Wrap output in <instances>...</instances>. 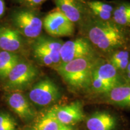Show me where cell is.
I'll return each instance as SVG.
<instances>
[{
	"instance_id": "cell-1",
	"label": "cell",
	"mask_w": 130,
	"mask_h": 130,
	"mask_svg": "<svg viewBox=\"0 0 130 130\" xmlns=\"http://www.w3.org/2000/svg\"><path fill=\"white\" fill-rule=\"evenodd\" d=\"M79 27L83 37L90 42L98 53L108 55L125 48L128 42L125 29L112 21H104L90 16Z\"/></svg>"
},
{
	"instance_id": "cell-2",
	"label": "cell",
	"mask_w": 130,
	"mask_h": 130,
	"mask_svg": "<svg viewBox=\"0 0 130 130\" xmlns=\"http://www.w3.org/2000/svg\"><path fill=\"white\" fill-rule=\"evenodd\" d=\"M98 57H100L78 58L61 63L55 71L74 91L89 90L92 70Z\"/></svg>"
},
{
	"instance_id": "cell-3",
	"label": "cell",
	"mask_w": 130,
	"mask_h": 130,
	"mask_svg": "<svg viewBox=\"0 0 130 130\" xmlns=\"http://www.w3.org/2000/svg\"><path fill=\"white\" fill-rule=\"evenodd\" d=\"M126 83L124 77L107 59L100 57L97 58L92 70L89 90L96 94L104 95Z\"/></svg>"
},
{
	"instance_id": "cell-4",
	"label": "cell",
	"mask_w": 130,
	"mask_h": 130,
	"mask_svg": "<svg viewBox=\"0 0 130 130\" xmlns=\"http://www.w3.org/2000/svg\"><path fill=\"white\" fill-rule=\"evenodd\" d=\"M63 40L51 36H40L31 46L32 56L39 64L55 70L61 63L60 49Z\"/></svg>"
},
{
	"instance_id": "cell-5",
	"label": "cell",
	"mask_w": 130,
	"mask_h": 130,
	"mask_svg": "<svg viewBox=\"0 0 130 130\" xmlns=\"http://www.w3.org/2000/svg\"><path fill=\"white\" fill-rule=\"evenodd\" d=\"M12 22L14 29L22 36L36 39L40 36L43 28V20L35 9L19 10L13 13Z\"/></svg>"
},
{
	"instance_id": "cell-6",
	"label": "cell",
	"mask_w": 130,
	"mask_h": 130,
	"mask_svg": "<svg viewBox=\"0 0 130 130\" xmlns=\"http://www.w3.org/2000/svg\"><path fill=\"white\" fill-rule=\"evenodd\" d=\"M95 57H100L98 53L90 42L84 37L63 42L60 49L61 63L78 58Z\"/></svg>"
},
{
	"instance_id": "cell-7",
	"label": "cell",
	"mask_w": 130,
	"mask_h": 130,
	"mask_svg": "<svg viewBox=\"0 0 130 130\" xmlns=\"http://www.w3.org/2000/svg\"><path fill=\"white\" fill-rule=\"evenodd\" d=\"M28 96L32 103L44 107L51 105L59 100L61 92L56 83L50 78H44L32 86Z\"/></svg>"
},
{
	"instance_id": "cell-8",
	"label": "cell",
	"mask_w": 130,
	"mask_h": 130,
	"mask_svg": "<svg viewBox=\"0 0 130 130\" xmlns=\"http://www.w3.org/2000/svg\"><path fill=\"white\" fill-rule=\"evenodd\" d=\"M39 74L37 68L31 63L20 60L8 75L7 86L11 89H22L30 85Z\"/></svg>"
},
{
	"instance_id": "cell-9",
	"label": "cell",
	"mask_w": 130,
	"mask_h": 130,
	"mask_svg": "<svg viewBox=\"0 0 130 130\" xmlns=\"http://www.w3.org/2000/svg\"><path fill=\"white\" fill-rule=\"evenodd\" d=\"M43 27L49 36L59 38L74 35L75 25L56 9L45 16L43 19Z\"/></svg>"
},
{
	"instance_id": "cell-10",
	"label": "cell",
	"mask_w": 130,
	"mask_h": 130,
	"mask_svg": "<svg viewBox=\"0 0 130 130\" xmlns=\"http://www.w3.org/2000/svg\"><path fill=\"white\" fill-rule=\"evenodd\" d=\"M60 12L75 25H80L91 14L83 0H54Z\"/></svg>"
},
{
	"instance_id": "cell-11",
	"label": "cell",
	"mask_w": 130,
	"mask_h": 130,
	"mask_svg": "<svg viewBox=\"0 0 130 130\" xmlns=\"http://www.w3.org/2000/svg\"><path fill=\"white\" fill-rule=\"evenodd\" d=\"M54 108L58 121L64 125H74L82 121L84 118L82 103L79 101L61 106H54Z\"/></svg>"
},
{
	"instance_id": "cell-12",
	"label": "cell",
	"mask_w": 130,
	"mask_h": 130,
	"mask_svg": "<svg viewBox=\"0 0 130 130\" xmlns=\"http://www.w3.org/2000/svg\"><path fill=\"white\" fill-rule=\"evenodd\" d=\"M22 37L16 29L0 26V48L16 53L23 46Z\"/></svg>"
},
{
	"instance_id": "cell-13",
	"label": "cell",
	"mask_w": 130,
	"mask_h": 130,
	"mask_svg": "<svg viewBox=\"0 0 130 130\" xmlns=\"http://www.w3.org/2000/svg\"><path fill=\"white\" fill-rule=\"evenodd\" d=\"M7 102L10 108L19 118L30 120L35 116V111L27 98L20 92H13L9 95Z\"/></svg>"
},
{
	"instance_id": "cell-14",
	"label": "cell",
	"mask_w": 130,
	"mask_h": 130,
	"mask_svg": "<svg viewBox=\"0 0 130 130\" xmlns=\"http://www.w3.org/2000/svg\"><path fill=\"white\" fill-rule=\"evenodd\" d=\"M116 126V119L107 111H96L86 121L89 130H114Z\"/></svg>"
},
{
	"instance_id": "cell-15",
	"label": "cell",
	"mask_w": 130,
	"mask_h": 130,
	"mask_svg": "<svg viewBox=\"0 0 130 130\" xmlns=\"http://www.w3.org/2000/svg\"><path fill=\"white\" fill-rule=\"evenodd\" d=\"M83 1L91 16L101 21H111L115 5L100 0Z\"/></svg>"
},
{
	"instance_id": "cell-16",
	"label": "cell",
	"mask_w": 130,
	"mask_h": 130,
	"mask_svg": "<svg viewBox=\"0 0 130 130\" xmlns=\"http://www.w3.org/2000/svg\"><path fill=\"white\" fill-rule=\"evenodd\" d=\"M107 101L123 108H130V83H126L104 94Z\"/></svg>"
},
{
	"instance_id": "cell-17",
	"label": "cell",
	"mask_w": 130,
	"mask_h": 130,
	"mask_svg": "<svg viewBox=\"0 0 130 130\" xmlns=\"http://www.w3.org/2000/svg\"><path fill=\"white\" fill-rule=\"evenodd\" d=\"M107 61L123 77L130 60V50L120 48L108 55Z\"/></svg>"
},
{
	"instance_id": "cell-18",
	"label": "cell",
	"mask_w": 130,
	"mask_h": 130,
	"mask_svg": "<svg viewBox=\"0 0 130 130\" xmlns=\"http://www.w3.org/2000/svg\"><path fill=\"white\" fill-rule=\"evenodd\" d=\"M60 125L53 107L39 118L31 130H59Z\"/></svg>"
},
{
	"instance_id": "cell-19",
	"label": "cell",
	"mask_w": 130,
	"mask_h": 130,
	"mask_svg": "<svg viewBox=\"0 0 130 130\" xmlns=\"http://www.w3.org/2000/svg\"><path fill=\"white\" fill-rule=\"evenodd\" d=\"M111 21L121 28L130 27V3L122 1L115 5Z\"/></svg>"
},
{
	"instance_id": "cell-20",
	"label": "cell",
	"mask_w": 130,
	"mask_h": 130,
	"mask_svg": "<svg viewBox=\"0 0 130 130\" xmlns=\"http://www.w3.org/2000/svg\"><path fill=\"white\" fill-rule=\"evenodd\" d=\"M20 60V57L17 54L9 51H0V77L6 78L11 70Z\"/></svg>"
},
{
	"instance_id": "cell-21",
	"label": "cell",
	"mask_w": 130,
	"mask_h": 130,
	"mask_svg": "<svg viewBox=\"0 0 130 130\" xmlns=\"http://www.w3.org/2000/svg\"><path fill=\"white\" fill-rule=\"evenodd\" d=\"M16 123L10 115L0 113V130H16Z\"/></svg>"
},
{
	"instance_id": "cell-22",
	"label": "cell",
	"mask_w": 130,
	"mask_h": 130,
	"mask_svg": "<svg viewBox=\"0 0 130 130\" xmlns=\"http://www.w3.org/2000/svg\"><path fill=\"white\" fill-rule=\"evenodd\" d=\"M15 1L25 8L35 9L36 8L39 7L42 4L46 2L47 0H15Z\"/></svg>"
},
{
	"instance_id": "cell-23",
	"label": "cell",
	"mask_w": 130,
	"mask_h": 130,
	"mask_svg": "<svg viewBox=\"0 0 130 130\" xmlns=\"http://www.w3.org/2000/svg\"><path fill=\"white\" fill-rule=\"evenodd\" d=\"M123 77H124V78L126 82L130 83V60L129 64H128L127 68H126L125 72L124 74H123Z\"/></svg>"
},
{
	"instance_id": "cell-24",
	"label": "cell",
	"mask_w": 130,
	"mask_h": 130,
	"mask_svg": "<svg viewBox=\"0 0 130 130\" xmlns=\"http://www.w3.org/2000/svg\"><path fill=\"white\" fill-rule=\"evenodd\" d=\"M5 10V4L3 0H0V17L4 14Z\"/></svg>"
},
{
	"instance_id": "cell-25",
	"label": "cell",
	"mask_w": 130,
	"mask_h": 130,
	"mask_svg": "<svg viewBox=\"0 0 130 130\" xmlns=\"http://www.w3.org/2000/svg\"><path fill=\"white\" fill-rule=\"evenodd\" d=\"M59 130H74L71 126L64 125L61 124Z\"/></svg>"
},
{
	"instance_id": "cell-26",
	"label": "cell",
	"mask_w": 130,
	"mask_h": 130,
	"mask_svg": "<svg viewBox=\"0 0 130 130\" xmlns=\"http://www.w3.org/2000/svg\"><path fill=\"white\" fill-rule=\"evenodd\" d=\"M129 48H130V39L129 40Z\"/></svg>"
}]
</instances>
